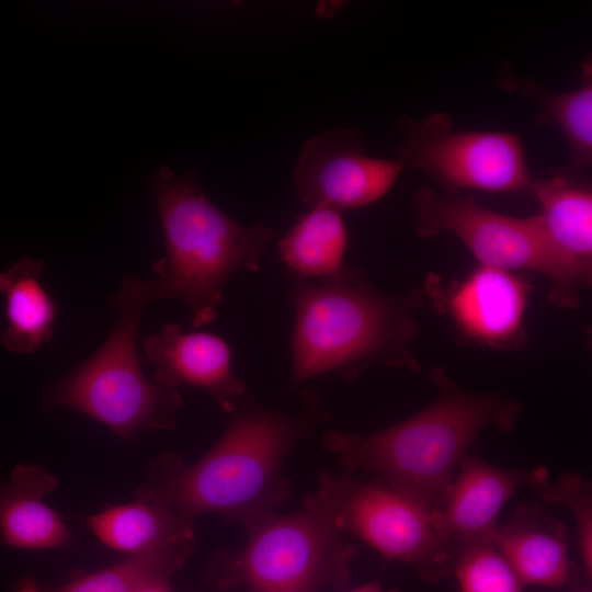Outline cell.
Returning <instances> with one entry per match:
<instances>
[{
  "label": "cell",
  "mask_w": 592,
  "mask_h": 592,
  "mask_svg": "<svg viewBox=\"0 0 592 592\" xmlns=\"http://www.w3.org/2000/svg\"><path fill=\"white\" fill-rule=\"evenodd\" d=\"M241 402L217 443L196 463L186 465L171 453L156 456L136 500L192 521L216 513L248 525L276 512L291 492L282 475L284 460L323 413L314 395L304 399L299 412L242 408Z\"/></svg>",
  "instance_id": "1"
},
{
  "label": "cell",
  "mask_w": 592,
  "mask_h": 592,
  "mask_svg": "<svg viewBox=\"0 0 592 592\" xmlns=\"http://www.w3.org/2000/svg\"><path fill=\"white\" fill-rule=\"evenodd\" d=\"M291 299L294 385L323 375L352 382L374 365L422 369L411 349L420 331L419 289L386 294L363 269L343 265L334 275L295 278Z\"/></svg>",
  "instance_id": "2"
},
{
  "label": "cell",
  "mask_w": 592,
  "mask_h": 592,
  "mask_svg": "<svg viewBox=\"0 0 592 592\" xmlns=\"http://www.w3.org/2000/svg\"><path fill=\"white\" fill-rule=\"evenodd\" d=\"M430 380L435 398L415 414L369 434L327 431L322 442L340 457L346 473L375 474L376 479L435 509L478 435L488 426L512 432L522 407L500 394L466 390L443 367H434Z\"/></svg>",
  "instance_id": "3"
},
{
  "label": "cell",
  "mask_w": 592,
  "mask_h": 592,
  "mask_svg": "<svg viewBox=\"0 0 592 592\" xmlns=\"http://www.w3.org/2000/svg\"><path fill=\"white\" fill-rule=\"evenodd\" d=\"M166 240L152 264L160 299L180 298L201 328L217 317L223 288L238 270L258 272L276 231L264 223L244 226L210 202L196 175L159 168L148 182Z\"/></svg>",
  "instance_id": "4"
},
{
  "label": "cell",
  "mask_w": 592,
  "mask_h": 592,
  "mask_svg": "<svg viewBox=\"0 0 592 592\" xmlns=\"http://www.w3.org/2000/svg\"><path fill=\"white\" fill-rule=\"evenodd\" d=\"M159 300L153 278L129 275L110 296L118 316L109 337L84 362L43 392L46 408L78 410L128 441L144 431H171L183 403L179 388L149 380L137 354L147 306Z\"/></svg>",
  "instance_id": "5"
},
{
  "label": "cell",
  "mask_w": 592,
  "mask_h": 592,
  "mask_svg": "<svg viewBox=\"0 0 592 592\" xmlns=\"http://www.w3.org/2000/svg\"><path fill=\"white\" fill-rule=\"evenodd\" d=\"M237 553H217L210 580L219 588L247 592H320L351 578L356 547L341 537L321 488L291 514L270 513L248 525Z\"/></svg>",
  "instance_id": "6"
},
{
  "label": "cell",
  "mask_w": 592,
  "mask_h": 592,
  "mask_svg": "<svg viewBox=\"0 0 592 592\" xmlns=\"http://www.w3.org/2000/svg\"><path fill=\"white\" fill-rule=\"evenodd\" d=\"M412 209L415 234L423 239L449 234L480 265L545 275L550 283L548 299L558 308H578L580 291L591 285L592 269L570 259L555 244L539 213L514 217L481 206L471 195L429 186L414 193Z\"/></svg>",
  "instance_id": "7"
},
{
  "label": "cell",
  "mask_w": 592,
  "mask_h": 592,
  "mask_svg": "<svg viewBox=\"0 0 592 592\" xmlns=\"http://www.w3.org/2000/svg\"><path fill=\"white\" fill-rule=\"evenodd\" d=\"M339 531L360 538L384 558L412 567L421 579L451 577L457 546L433 526L432 509L387 483L360 481L345 473L320 474Z\"/></svg>",
  "instance_id": "8"
},
{
  "label": "cell",
  "mask_w": 592,
  "mask_h": 592,
  "mask_svg": "<svg viewBox=\"0 0 592 592\" xmlns=\"http://www.w3.org/2000/svg\"><path fill=\"white\" fill-rule=\"evenodd\" d=\"M397 160L432 178L448 194L463 190L528 193L530 172L522 139L499 130H458L452 117L398 118Z\"/></svg>",
  "instance_id": "9"
},
{
  "label": "cell",
  "mask_w": 592,
  "mask_h": 592,
  "mask_svg": "<svg viewBox=\"0 0 592 592\" xmlns=\"http://www.w3.org/2000/svg\"><path fill=\"white\" fill-rule=\"evenodd\" d=\"M533 284L516 272L478 265L463 280L445 282L430 273L424 293L464 343L494 350L527 344L524 325Z\"/></svg>",
  "instance_id": "10"
},
{
  "label": "cell",
  "mask_w": 592,
  "mask_h": 592,
  "mask_svg": "<svg viewBox=\"0 0 592 592\" xmlns=\"http://www.w3.org/2000/svg\"><path fill=\"white\" fill-rule=\"evenodd\" d=\"M403 169L398 160L364 155L361 133L339 127L312 136L303 145L293 179L306 206L341 212L383 197Z\"/></svg>",
  "instance_id": "11"
},
{
  "label": "cell",
  "mask_w": 592,
  "mask_h": 592,
  "mask_svg": "<svg viewBox=\"0 0 592 592\" xmlns=\"http://www.w3.org/2000/svg\"><path fill=\"white\" fill-rule=\"evenodd\" d=\"M547 479L549 474L543 466L506 469L467 454L443 503L432 509V524L456 545L490 535L498 525V514L515 491L526 486L536 488Z\"/></svg>",
  "instance_id": "12"
},
{
  "label": "cell",
  "mask_w": 592,
  "mask_h": 592,
  "mask_svg": "<svg viewBox=\"0 0 592 592\" xmlns=\"http://www.w3.org/2000/svg\"><path fill=\"white\" fill-rule=\"evenodd\" d=\"M143 353L157 367V382L204 389L228 413L242 401L244 382L232 375L230 348L218 335L168 323L143 341Z\"/></svg>",
  "instance_id": "13"
},
{
  "label": "cell",
  "mask_w": 592,
  "mask_h": 592,
  "mask_svg": "<svg viewBox=\"0 0 592 592\" xmlns=\"http://www.w3.org/2000/svg\"><path fill=\"white\" fill-rule=\"evenodd\" d=\"M491 538L524 587L563 589L581 583L565 525L539 504L517 506L506 524L493 528Z\"/></svg>",
  "instance_id": "14"
},
{
  "label": "cell",
  "mask_w": 592,
  "mask_h": 592,
  "mask_svg": "<svg viewBox=\"0 0 592 592\" xmlns=\"http://www.w3.org/2000/svg\"><path fill=\"white\" fill-rule=\"evenodd\" d=\"M58 478L37 465H18L0 480V544L22 549L67 548L73 537L61 516L45 503Z\"/></svg>",
  "instance_id": "15"
},
{
  "label": "cell",
  "mask_w": 592,
  "mask_h": 592,
  "mask_svg": "<svg viewBox=\"0 0 592 592\" xmlns=\"http://www.w3.org/2000/svg\"><path fill=\"white\" fill-rule=\"evenodd\" d=\"M504 92L525 95L539 105L535 126H557L570 148V160L561 171L581 178L592 164V62H581L580 87L567 92L548 89L530 77H517L510 66H503L497 81Z\"/></svg>",
  "instance_id": "16"
},
{
  "label": "cell",
  "mask_w": 592,
  "mask_h": 592,
  "mask_svg": "<svg viewBox=\"0 0 592 592\" xmlns=\"http://www.w3.org/2000/svg\"><path fill=\"white\" fill-rule=\"evenodd\" d=\"M86 525L109 548L130 555L193 549V521L147 501L109 506L86 519Z\"/></svg>",
  "instance_id": "17"
},
{
  "label": "cell",
  "mask_w": 592,
  "mask_h": 592,
  "mask_svg": "<svg viewBox=\"0 0 592 592\" xmlns=\"http://www.w3.org/2000/svg\"><path fill=\"white\" fill-rule=\"evenodd\" d=\"M42 260L22 258L0 272L7 326L0 344L8 351L32 354L54 334L57 307L42 283Z\"/></svg>",
  "instance_id": "18"
},
{
  "label": "cell",
  "mask_w": 592,
  "mask_h": 592,
  "mask_svg": "<svg viewBox=\"0 0 592 592\" xmlns=\"http://www.w3.org/2000/svg\"><path fill=\"white\" fill-rule=\"evenodd\" d=\"M528 193L540 206L548 235L570 259L592 269V189L559 171L534 179Z\"/></svg>",
  "instance_id": "19"
},
{
  "label": "cell",
  "mask_w": 592,
  "mask_h": 592,
  "mask_svg": "<svg viewBox=\"0 0 592 592\" xmlns=\"http://www.w3.org/2000/svg\"><path fill=\"white\" fill-rule=\"evenodd\" d=\"M346 244L341 212L319 206L301 214L277 248L295 278L312 280L334 275L342 269Z\"/></svg>",
  "instance_id": "20"
},
{
  "label": "cell",
  "mask_w": 592,
  "mask_h": 592,
  "mask_svg": "<svg viewBox=\"0 0 592 592\" xmlns=\"http://www.w3.org/2000/svg\"><path fill=\"white\" fill-rule=\"evenodd\" d=\"M193 549H169L127 556L109 568L82 576L60 587H44L23 579L13 592H133L156 577H171L189 559Z\"/></svg>",
  "instance_id": "21"
},
{
  "label": "cell",
  "mask_w": 592,
  "mask_h": 592,
  "mask_svg": "<svg viewBox=\"0 0 592 592\" xmlns=\"http://www.w3.org/2000/svg\"><path fill=\"white\" fill-rule=\"evenodd\" d=\"M452 576L460 592H522L525 588L491 534L457 545Z\"/></svg>",
  "instance_id": "22"
},
{
  "label": "cell",
  "mask_w": 592,
  "mask_h": 592,
  "mask_svg": "<svg viewBox=\"0 0 592 592\" xmlns=\"http://www.w3.org/2000/svg\"><path fill=\"white\" fill-rule=\"evenodd\" d=\"M535 489L550 502L565 506L572 515L578 537L581 567L587 580L592 577V491L591 482L580 474H565L556 482L549 479Z\"/></svg>",
  "instance_id": "23"
},
{
  "label": "cell",
  "mask_w": 592,
  "mask_h": 592,
  "mask_svg": "<svg viewBox=\"0 0 592 592\" xmlns=\"http://www.w3.org/2000/svg\"><path fill=\"white\" fill-rule=\"evenodd\" d=\"M170 578L167 576L152 578L141 583L133 592H174L170 584Z\"/></svg>",
  "instance_id": "24"
},
{
  "label": "cell",
  "mask_w": 592,
  "mask_h": 592,
  "mask_svg": "<svg viewBox=\"0 0 592 592\" xmlns=\"http://www.w3.org/2000/svg\"><path fill=\"white\" fill-rule=\"evenodd\" d=\"M342 2H322L317 7V14L322 19H331L341 8Z\"/></svg>",
  "instance_id": "25"
},
{
  "label": "cell",
  "mask_w": 592,
  "mask_h": 592,
  "mask_svg": "<svg viewBox=\"0 0 592 592\" xmlns=\"http://www.w3.org/2000/svg\"><path fill=\"white\" fill-rule=\"evenodd\" d=\"M348 592H398L397 590H385L379 581L374 580L363 585L354 588Z\"/></svg>",
  "instance_id": "26"
},
{
  "label": "cell",
  "mask_w": 592,
  "mask_h": 592,
  "mask_svg": "<svg viewBox=\"0 0 592 592\" xmlns=\"http://www.w3.org/2000/svg\"><path fill=\"white\" fill-rule=\"evenodd\" d=\"M571 592H591V589L588 585H582L581 583H579L571 588Z\"/></svg>",
  "instance_id": "27"
}]
</instances>
